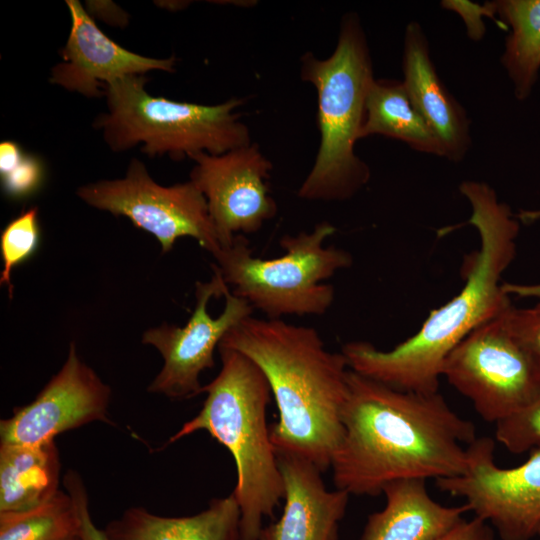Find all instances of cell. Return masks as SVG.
Wrapping results in <instances>:
<instances>
[{"label": "cell", "mask_w": 540, "mask_h": 540, "mask_svg": "<svg viewBox=\"0 0 540 540\" xmlns=\"http://www.w3.org/2000/svg\"><path fill=\"white\" fill-rule=\"evenodd\" d=\"M55 441L25 446L0 444V512H20L50 500L60 490Z\"/></svg>", "instance_id": "obj_19"}, {"label": "cell", "mask_w": 540, "mask_h": 540, "mask_svg": "<svg viewBox=\"0 0 540 540\" xmlns=\"http://www.w3.org/2000/svg\"><path fill=\"white\" fill-rule=\"evenodd\" d=\"M39 239L40 228L37 207H31L23 211L2 230L0 253L3 269L0 274V284L8 287L9 298L13 297L12 270L34 254Z\"/></svg>", "instance_id": "obj_23"}, {"label": "cell", "mask_w": 540, "mask_h": 540, "mask_svg": "<svg viewBox=\"0 0 540 540\" xmlns=\"http://www.w3.org/2000/svg\"><path fill=\"white\" fill-rule=\"evenodd\" d=\"M145 75H127L104 84L107 111L94 127L114 152L141 144L149 157L167 154L174 160L206 152L219 155L249 145L247 125L236 112L242 98L215 105L179 102L150 95Z\"/></svg>", "instance_id": "obj_6"}, {"label": "cell", "mask_w": 540, "mask_h": 540, "mask_svg": "<svg viewBox=\"0 0 540 540\" xmlns=\"http://www.w3.org/2000/svg\"><path fill=\"white\" fill-rule=\"evenodd\" d=\"M300 77L317 92L320 145L298 196L310 201L349 199L370 178L369 167L354 147L360 140L366 98L375 80L367 38L355 13L343 17L336 48L329 57L320 59L312 52L301 57Z\"/></svg>", "instance_id": "obj_5"}, {"label": "cell", "mask_w": 540, "mask_h": 540, "mask_svg": "<svg viewBox=\"0 0 540 540\" xmlns=\"http://www.w3.org/2000/svg\"><path fill=\"white\" fill-rule=\"evenodd\" d=\"M88 7L94 8V13L101 16L107 23L123 26L128 21L126 13L112 2H91Z\"/></svg>", "instance_id": "obj_31"}, {"label": "cell", "mask_w": 540, "mask_h": 540, "mask_svg": "<svg viewBox=\"0 0 540 540\" xmlns=\"http://www.w3.org/2000/svg\"><path fill=\"white\" fill-rule=\"evenodd\" d=\"M222 367L202 392L201 410L170 437L173 443L206 431L234 458L233 494L240 508V540H258L265 517H273L284 497L277 453L271 442L266 409L271 397L260 368L244 354L218 347Z\"/></svg>", "instance_id": "obj_4"}, {"label": "cell", "mask_w": 540, "mask_h": 540, "mask_svg": "<svg viewBox=\"0 0 540 540\" xmlns=\"http://www.w3.org/2000/svg\"><path fill=\"white\" fill-rule=\"evenodd\" d=\"M524 223L533 222L537 219H540V210L536 211H522L517 215Z\"/></svg>", "instance_id": "obj_33"}, {"label": "cell", "mask_w": 540, "mask_h": 540, "mask_svg": "<svg viewBox=\"0 0 540 540\" xmlns=\"http://www.w3.org/2000/svg\"><path fill=\"white\" fill-rule=\"evenodd\" d=\"M79 531L77 507L62 490L35 508L0 512V540H74Z\"/></svg>", "instance_id": "obj_22"}, {"label": "cell", "mask_w": 540, "mask_h": 540, "mask_svg": "<svg viewBox=\"0 0 540 540\" xmlns=\"http://www.w3.org/2000/svg\"><path fill=\"white\" fill-rule=\"evenodd\" d=\"M495 437L509 452L521 454L540 445V390L522 409L495 424Z\"/></svg>", "instance_id": "obj_24"}, {"label": "cell", "mask_w": 540, "mask_h": 540, "mask_svg": "<svg viewBox=\"0 0 540 540\" xmlns=\"http://www.w3.org/2000/svg\"><path fill=\"white\" fill-rule=\"evenodd\" d=\"M504 312L467 335L442 367V377L485 421L495 424L522 409L540 390V363L508 328Z\"/></svg>", "instance_id": "obj_8"}, {"label": "cell", "mask_w": 540, "mask_h": 540, "mask_svg": "<svg viewBox=\"0 0 540 540\" xmlns=\"http://www.w3.org/2000/svg\"><path fill=\"white\" fill-rule=\"evenodd\" d=\"M241 513L233 493L213 499L185 517L155 515L142 507L126 510L107 524L108 540H240Z\"/></svg>", "instance_id": "obj_18"}, {"label": "cell", "mask_w": 540, "mask_h": 540, "mask_svg": "<svg viewBox=\"0 0 540 540\" xmlns=\"http://www.w3.org/2000/svg\"><path fill=\"white\" fill-rule=\"evenodd\" d=\"M501 22L511 27L502 64L524 100L531 93L540 69V0L494 1Z\"/></svg>", "instance_id": "obj_21"}, {"label": "cell", "mask_w": 540, "mask_h": 540, "mask_svg": "<svg viewBox=\"0 0 540 540\" xmlns=\"http://www.w3.org/2000/svg\"><path fill=\"white\" fill-rule=\"evenodd\" d=\"M344 435L331 468L337 489L378 496L402 479H440L468 470L475 426L439 393L392 388L349 370Z\"/></svg>", "instance_id": "obj_1"}, {"label": "cell", "mask_w": 540, "mask_h": 540, "mask_svg": "<svg viewBox=\"0 0 540 540\" xmlns=\"http://www.w3.org/2000/svg\"><path fill=\"white\" fill-rule=\"evenodd\" d=\"M437 540H494L492 529L478 517L463 520Z\"/></svg>", "instance_id": "obj_29"}, {"label": "cell", "mask_w": 540, "mask_h": 540, "mask_svg": "<svg viewBox=\"0 0 540 540\" xmlns=\"http://www.w3.org/2000/svg\"><path fill=\"white\" fill-rule=\"evenodd\" d=\"M71 28L49 82L88 98L104 96V84L150 71L173 72L175 56L159 59L129 51L110 39L78 0H67Z\"/></svg>", "instance_id": "obj_14"}, {"label": "cell", "mask_w": 540, "mask_h": 540, "mask_svg": "<svg viewBox=\"0 0 540 540\" xmlns=\"http://www.w3.org/2000/svg\"><path fill=\"white\" fill-rule=\"evenodd\" d=\"M403 73L410 100L439 141L443 156L452 161L463 159L471 145L470 120L440 80L417 22L406 27Z\"/></svg>", "instance_id": "obj_16"}, {"label": "cell", "mask_w": 540, "mask_h": 540, "mask_svg": "<svg viewBox=\"0 0 540 540\" xmlns=\"http://www.w3.org/2000/svg\"><path fill=\"white\" fill-rule=\"evenodd\" d=\"M494 450L491 438H477L468 446L467 472L436 479V486L463 498L475 517L494 526L501 540H531L540 527V445L514 468L497 466Z\"/></svg>", "instance_id": "obj_11"}, {"label": "cell", "mask_w": 540, "mask_h": 540, "mask_svg": "<svg viewBox=\"0 0 540 540\" xmlns=\"http://www.w3.org/2000/svg\"><path fill=\"white\" fill-rule=\"evenodd\" d=\"M213 272L210 281L196 283L195 307L184 326L164 323L143 334L142 342L154 346L164 361L148 392L178 400L203 393L199 377L214 367L215 349L231 329L252 315L253 307L232 294L221 275Z\"/></svg>", "instance_id": "obj_10"}, {"label": "cell", "mask_w": 540, "mask_h": 540, "mask_svg": "<svg viewBox=\"0 0 540 540\" xmlns=\"http://www.w3.org/2000/svg\"><path fill=\"white\" fill-rule=\"evenodd\" d=\"M385 507L369 515L359 540H437L464 520L466 504L444 506L432 499L424 479L388 483Z\"/></svg>", "instance_id": "obj_17"}, {"label": "cell", "mask_w": 540, "mask_h": 540, "mask_svg": "<svg viewBox=\"0 0 540 540\" xmlns=\"http://www.w3.org/2000/svg\"><path fill=\"white\" fill-rule=\"evenodd\" d=\"M370 135L397 139L414 150L443 156L439 141L413 106L403 81L375 79L372 82L360 139Z\"/></svg>", "instance_id": "obj_20"}, {"label": "cell", "mask_w": 540, "mask_h": 540, "mask_svg": "<svg viewBox=\"0 0 540 540\" xmlns=\"http://www.w3.org/2000/svg\"><path fill=\"white\" fill-rule=\"evenodd\" d=\"M537 535L540 537V527L538 529Z\"/></svg>", "instance_id": "obj_34"}, {"label": "cell", "mask_w": 540, "mask_h": 540, "mask_svg": "<svg viewBox=\"0 0 540 540\" xmlns=\"http://www.w3.org/2000/svg\"><path fill=\"white\" fill-rule=\"evenodd\" d=\"M459 189L471 205L468 223L480 237V248L465 262L463 288L430 311L417 333L391 350H379L367 341L347 342L341 352L352 371L398 390L439 392L448 354L512 305L501 277L516 254L518 220L488 184L464 181Z\"/></svg>", "instance_id": "obj_2"}, {"label": "cell", "mask_w": 540, "mask_h": 540, "mask_svg": "<svg viewBox=\"0 0 540 540\" xmlns=\"http://www.w3.org/2000/svg\"><path fill=\"white\" fill-rule=\"evenodd\" d=\"M284 485L280 518L263 527L258 540H338L350 494L328 490L311 462L277 454Z\"/></svg>", "instance_id": "obj_15"}, {"label": "cell", "mask_w": 540, "mask_h": 540, "mask_svg": "<svg viewBox=\"0 0 540 540\" xmlns=\"http://www.w3.org/2000/svg\"><path fill=\"white\" fill-rule=\"evenodd\" d=\"M43 166L32 155L22 160L8 173L1 175L2 186L11 198H23L35 192L43 180Z\"/></svg>", "instance_id": "obj_26"}, {"label": "cell", "mask_w": 540, "mask_h": 540, "mask_svg": "<svg viewBox=\"0 0 540 540\" xmlns=\"http://www.w3.org/2000/svg\"><path fill=\"white\" fill-rule=\"evenodd\" d=\"M442 6L455 11L461 16L466 25L468 36L476 41L480 40L485 34V25L482 17L495 19L494 15L496 14L494 1L479 5L469 1L446 0L442 2ZM495 21L502 27L496 19Z\"/></svg>", "instance_id": "obj_28"}, {"label": "cell", "mask_w": 540, "mask_h": 540, "mask_svg": "<svg viewBox=\"0 0 540 540\" xmlns=\"http://www.w3.org/2000/svg\"><path fill=\"white\" fill-rule=\"evenodd\" d=\"M86 204L115 216L127 217L135 227L152 234L162 252L177 239L191 237L214 257L221 244L205 196L191 181L162 186L144 163L132 159L123 178L100 180L77 189Z\"/></svg>", "instance_id": "obj_9"}, {"label": "cell", "mask_w": 540, "mask_h": 540, "mask_svg": "<svg viewBox=\"0 0 540 540\" xmlns=\"http://www.w3.org/2000/svg\"><path fill=\"white\" fill-rule=\"evenodd\" d=\"M110 397V387L79 358L72 342L62 368L35 399L1 420V444L36 446L91 422L112 424Z\"/></svg>", "instance_id": "obj_13"}, {"label": "cell", "mask_w": 540, "mask_h": 540, "mask_svg": "<svg viewBox=\"0 0 540 540\" xmlns=\"http://www.w3.org/2000/svg\"><path fill=\"white\" fill-rule=\"evenodd\" d=\"M21 147L14 141L6 140L0 144V174L10 172L24 157Z\"/></svg>", "instance_id": "obj_30"}, {"label": "cell", "mask_w": 540, "mask_h": 540, "mask_svg": "<svg viewBox=\"0 0 540 540\" xmlns=\"http://www.w3.org/2000/svg\"><path fill=\"white\" fill-rule=\"evenodd\" d=\"M190 159V180L207 200L221 248L235 235L259 231L277 214L267 185L272 163L256 143L219 155L200 152Z\"/></svg>", "instance_id": "obj_12"}, {"label": "cell", "mask_w": 540, "mask_h": 540, "mask_svg": "<svg viewBox=\"0 0 540 540\" xmlns=\"http://www.w3.org/2000/svg\"><path fill=\"white\" fill-rule=\"evenodd\" d=\"M502 287L508 295L514 294L520 297H540V284L519 285L503 283Z\"/></svg>", "instance_id": "obj_32"}, {"label": "cell", "mask_w": 540, "mask_h": 540, "mask_svg": "<svg viewBox=\"0 0 540 540\" xmlns=\"http://www.w3.org/2000/svg\"><path fill=\"white\" fill-rule=\"evenodd\" d=\"M63 485L66 492L72 497L80 518V540H108L106 533L96 527L88 507V497L84 481L74 470H69L64 475Z\"/></svg>", "instance_id": "obj_27"}, {"label": "cell", "mask_w": 540, "mask_h": 540, "mask_svg": "<svg viewBox=\"0 0 540 540\" xmlns=\"http://www.w3.org/2000/svg\"><path fill=\"white\" fill-rule=\"evenodd\" d=\"M503 316L511 332L540 363V302L531 308H515L511 305Z\"/></svg>", "instance_id": "obj_25"}, {"label": "cell", "mask_w": 540, "mask_h": 540, "mask_svg": "<svg viewBox=\"0 0 540 540\" xmlns=\"http://www.w3.org/2000/svg\"><path fill=\"white\" fill-rule=\"evenodd\" d=\"M335 232V226L323 221L311 232L286 234L279 241L283 254L273 259L254 256L247 238L238 234L221 248L212 267L232 287V294L267 319L322 315L335 298L334 287L324 281L353 262L348 251L324 246Z\"/></svg>", "instance_id": "obj_7"}, {"label": "cell", "mask_w": 540, "mask_h": 540, "mask_svg": "<svg viewBox=\"0 0 540 540\" xmlns=\"http://www.w3.org/2000/svg\"><path fill=\"white\" fill-rule=\"evenodd\" d=\"M74 540H80V538H79V537H77V538H76V539H74Z\"/></svg>", "instance_id": "obj_35"}, {"label": "cell", "mask_w": 540, "mask_h": 540, "mask_svg": "<svg viewBox=\"0 0 540 540\" xmlns=\"http://www.w3.org/2000/svg\"><path fill=\"white\" fill-rule=\"evenodd\" d=\"M219 347L244 354L265 375L278 409L270 426L276 453L305 459L322 472L330 468L344 435L350 368L342 352L327 350L312 327L252 315Z\"/></svg>", "instance_id": "obj_3"}]
</instances>
